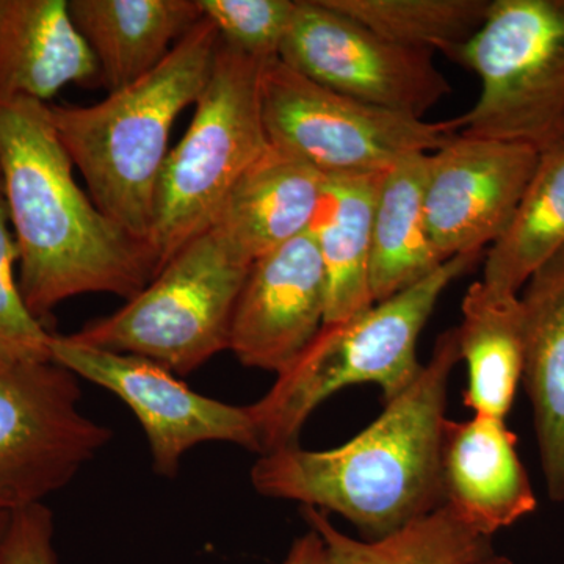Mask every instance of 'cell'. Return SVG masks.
<instances>
[{
    "label": "cell",
    "mask_w": 564,
    "mask_h": 564,
    "mask_svg": "<svg viewBox=\"0 0 564 564\" xmlns=\"http://www.w3.org/2000/svg\"><path fill=\"white\" fill-rule=\"evenodd\" d=\"M0 181L20 252V289L41 323L84 293L132 300L155 276L150 248L98 209L74 180L50 104L0 101Z\"/></svg>",
    "instance_id": "cell-1"
},
{
    "label": "cell",
    "mask_w": 564,
    "mask_h": 564,
    "mask_svg": "<svg viewBox=\"0 0 564 564\" xmlns=\"http://www.w3.org/2000/svg\"><path fill=\"white\" fill-rule=\"evenodd\" d=\"M459 356L458 329L441 334L410 388L347 444L304 451L299 444L261 455L256 491L336 513L367 541L399 532L444 505L441 444L448 381Z\"/></svg>",
    "instance_id": "cell-2"
},
{
    "label": "cell",
    "mask_w": 564,
    "mask_h": 564,
    "mask_svg": "<svg viewBox=\"0 0 564 564\" xmlns=\"http://www.w3.org/2000/svg\"><path fill=\"white\" fill-rule=\"evenodd\" d=\"M218 43L214 25L203 18L158 68L101 102L50 106L58 139L93 203L147 247L170 133L202 96Z\"/></svg>",
    "instance_id": "cell-3"
},
{
    "label": "cell",
    "mask_w": 564,
    "mask_h": 564,
    "mask_svg": "<svg viewBox=\"0 0 564 564\" xmlns=\"http://www.w3.org/2000/svg\"><path fill=\"white\" fill-rule=\"evenodd\" d=\"M481 254L456 256L413 288L375 303L350 321L323 325L313 344L250 404L261 455L299 444L310 415L326 399L355 384H378L386 403L419 377L417 340L445 289Z\"/></svg>",
    "instance_id": "cell-4"
},
{
    "label": "cell",
    "mask_w": 564,
    "mask_h": 564,
    "mask_svg": "<svg viewBox=\"0 0 564 564\" xmlns=\"http://www.w3.org/2000/svg\"><path fill=\"white\" fill-rule=\"evenodd\" d=\"M262 65L218 43L191 126L169 152L159 181L148 240L155 276L185 245L210 228L237 182L269 150Z\"/></svg>",
    "instance_id": "cell-5"
},
{
    "label": "cell",
    "mask_w": 564,
    "mask_h": 564,
    "mask_svg": "<svg viewBox=\"0 0 564 564\" xmlns=\"http://www.w3.org/2000/svg\"><path fill=\"white\" fill-rule=\"evenodd\" d=\"M251 265L214 228L206 229L120 311L70 337L185 377L229 350L234 310Z\"/></svg>",
    "instance_id": "cell-6"
},
{
    "label": "cell",
    "mask_w": 564,
    "mask_h": 564,
    "mask_svg": "<svg viewBox=\"0 0 564 564\" xmlns=\"http://www.w3.org/2000/svg\"><path fill=\"white\" fill-rule=\"evenodd\" d=\"M456 62L481 80L473 109L454 118L459 133L538 150L563 135L564 0H491Z\"/></svg>",
    "instance_id": "cell-7"
},
{
    "label": "cell",
    "mask_w": 564,
    "mask_h": 564,
    "mask_svg": "<svg viewBox=\"0 0 564 564\" xmlns=\"http://www.w3.org/2000/svg\"><path fill=\"white\" fill-rule=\"evenodd\" d=\"M261 102L270 143L325 176L384 173L404 155L430 154L459 133L455 120L370 106L322 87L280 58L263 62Z\"/></svg>",
    "instance_id": "cell-8"
},
{
    "label": "cell",
    "mask_w": 564,
    "mask_h": 564,
    "mask_svg": "<svg viewBox=\"0 0 564 564\" xmlns=\"http://www.w3.org/2000/svg\"><path fill=\"white\" fill-rule=\"evenodd\" d=\"M76 375L55 361L0 358V511L43 503L111 440L82 413Z\"/></svg>",
    "instance_id": "cell-9"
},
{
    "label": "cell",
    "mask_w": 564,
    "mask_h": 564,
    "mask_svg": "<svg viewBox=\"0 0 564 564\" xmlns=\"http://www.w3.org/2000/svg\"><path fill=\"white\" fill-rule=\"evenodd\" d=\"M433 55L381 39L325 0H296L280 61L329 90L423 118L452 91Z\"/></svg>",
    "instance_id": "cell-10"
},
{
    "label": "cell",
    "mask_w": 564,
    "mask_h": 564,
    "mask_svg": "<svg viewBox=\"0 0 564 564\" xmlns=\"http://www.w3.org/2000/svg\"><path fill=\"white\" fill-rule=\"evenodd\" d=\"M52 359L76 377L101 386L139 419L155 473L174 477L182 455L203 443H231L261 454L248 406H232L196 393L162 366L52 334Z\"/></svg>",
    "instance_id": "cell-11"
},
{
    "label": "cell",
    "mask_w": 564,
    "mask_h": 564,
    "mask_svg": "<svg viewBox=\"0 0 564 564\" xmlns=\"http://www.w3.org/2000/svg\"><path fill=\"white\" fill-rule=\"evenodd\" d=\"M538 161L532 144L463 133L430 152L423 209L444 261L481 254L503 236Z\"/></svg>",
    "instance_id": "cell-12"
},
{
    "label": "cell",
    "mask_w": 564,
    "mask_h": 564,
    "mask_svg": "<svg viewBox=\"0 0 564 564\" xmlns=\"http://www.w3.org/2000/svg\"><path fill=\"white\" fill-rule=\"evenodd\" d=\"M325 313V269L303 234L252 263L234 310L229 350L243 366L280 375L313 344Z\"/></svg>",
    "instance_id": "cell-13"
},
{
    "label": "cell",
    "mask_w": 564,
    "mask_h": 564,
    "mask_svg": "<svg viewBox=\"0 0 564 564\" xmlns=\"http://www.w3.org/2000/svg\"><path fill=\"white\" fill-rule=\"evenodd\" d=\"M505 419L445 421L441 444L444 505L491 538L536 510L532 481Z\"/></svg>",
    "instance_id": "cell-14"
},
{
    "label": "cell",
    "mask_w": 564,
    "mask_h": 564,
    "mask_svg": "<svg viewBox=\"0 0 564 564\" xmlns=\"http://www.w3.org/2000/svg\"><path fill=\"white\" fill-rule=\"evenodd\" d=\"M99 80L68 0H0V101L47 104L69 84Z\"/></svg>",
    "instance_id": "cell-15"
},
{
    "label": "cell",
    "mask_w": 564,
    "mask_h": 564,
    "mask_svg": "<svg viewBox=\"0 0 564 564\" xmlns=\"http://www.w3.org/2000/svg\"><path fill=\"white\" fill-rule=\"evenodd\" d=\"M325 174L270 143L237 182L210 228L234 250L254 263L296 237L307 234Z\"/></svg>",
    "instance_id": "cell-16"
},
{
    "label": "cell",
    "mask_w": 564,
    "mask_h": 564,
    "mask_svg": "<svg viewBox=\"0 0 564 564\" xmlns=\"http://www.w3.org/2000/svg\"><path fill=\"white\" fill-rule=\"evenodd\" d=\"M68 9L109 93L158 68L203 20L198 0H68Z\"/></svg>",
    "instance_id": "cell-17"
},
{
    "label": "cell",
    "mask_w": 564,
    "mask_h": 564,
    "mask_svg": "<svg viewBox=\"0 0 564 564\" xmlns=\"http://www.w3.org/2000/svg\"><path fill=\"white\" fill-rule=\"evenodd\" d=\"M522 381L533 408L545 488L564 502V250L527 284Z\"/></svg>",
    "instance_id": "cell-18"
},
{
    "label": "cell",
    "mask_w": 564,
    "mask_h": 564,
    "mask_svg": "<svg viewBox=\"0 0 564 564\" xmlns=\"http://www.w3.org/2000/svg\"><path fill=\"white\" fill-rule=\"evenodd\" d=\"M383 173L325 176L307 236L321 254L326 276L323 325L350 321L373 306L370 289L372 221Z\"/></svg>",
    "instance_id": "cell-19"
},
{
    "label": "cell",
    "mask_w": 564,
    "mask_h": 564,
    "mask_svg": "<svg viewBox=\"0 0 564 564\" xmlns=\"http://www.w3.org/2000/svg\"><path fill=\"white\" fill-rule=\"evenodd\" d=\"M426 165L429 154L404 155L381 176L373 209L370 261L375 303L413 288L447 262L434 248L426 228Z\"/></svg>",
    "instance_id": "cell-20"
},
{
    "label": "cell",
    "mask_w": 564,
    "mask_h": 564,
    "mask_svg": "<svg viewBox=\"0 0 564 564\" xmlns=\"http://www.w3.org/2000/svg\"><path fill=\"white\" fill-rule=\"evenodd\" d=\"M458 329L459 356L467 364L466 404L474 414L505 419L524 367V304L519 295L474 282L466 292Z\"/></svg>",
    "instance_id": "cell-21"
},
{
    "label": "cell",
    "mask_w": 564,
    "mask_h": 564,
    "mask_svg": "<svg viewBox=\"0 0 564 564\" xmlns=\"http://www.w3.org/2000/svg\"><path fill=\"white\" fill-rule=\"evenodd\" d=\"M564 250V133L540 150V161L510 226L489 248L484 282L519 295Z\"/></svg>",
    "instance_id": "cell-22"
},
{
    "label": "cell",
    "mask_w": 564,
    "mask_h": 564,
    "mask_svg": "<svg viewBox=\"0 0 564 564\" xmlns=\"http://www.w3.org/2000/svg\"><path fill=\"white\" fill-rule=\"evenodd\" d=\"M302 514L310 529L321 534L329 564H478L494 552L491 538L475 532L445 505L375 541L340 532L317 508L303 507Z\"/></svg>",
    "instance_id": "cell-23"
},
{
    "label": "cell",
    "mask_w": 564,
    "mask_h": 564,
    "mask_svg": "<svg viewBox=\"0 0 564 564\" xmlns=\"http://www.w3.org/2000/svg\"><path fill=\"white\" fill-rule=\"evenodd\" d=\"M381 39L456 62L480 31L491 0H325Z\"/></svg>",
    "instance_id": "cell-24"
},
{
    "label": "cell",
    "mask_w": 564,
    "mask_h": 564,
    "mask_svg": "<svg viewBox=\"0 0 564 564\" xmlns=\"http://www.w3.org/2000/svg\"><path fill=\"white\" fill-rule=\"evenodd\" d=\"M223 44L259 62L280 58L296 0H198Z\"/></svg>",
    "instance_id": "cell-25"
},
{
    "label": "cell",
    "mask_w": 564,
    "mask_h": 564,
    "mask_svg": "<svg viewBox=\"0 0 564 564\" xmlns=\"http://www.w3.org/2000/svg\"><path fill=\"white\" fill-rule=\"evenodd\" d=\"M20 262L9 209L0 181V358L10 361H54L52 333L29 311L14 265Z\"/></svg>",
    "instance_id": "cell-26"
},
{
    "label": "cell",
    "mask_w": 564,
    "mask_h": 564,
    "mask_svg": "<svg viewBox=\"0 0 564 564\" xmlns=\"http://www.w3.org/2000/svg\"><path fill=\"white\" fill-rule=\"evenodd\" d=\"M52 538L54 521L50 508L36 503L14 511L0 549V564H57Z\"/></svg>",
    "instance_id": "cell-27"
},
{
    "label": "cell",
    "mask_w": 564,
    "mask_h": 564,
    "mask_svg": "<svg viewBox=\"0 0 564 564\" xmlns=\"http://www.w3.org/2000/svg\"><path fill=\"white\" fill-rule=\"evenodd\" d=\"M282 564H329L328 551L321 534L310 529V532L296 538Z\"/></svg>",
    "instance_id": "cell-28"
},
{
    "label": "cell",
    "mask_w": 564,
    "mask_h": 564,
    "mask_svg": "<svg viewBox=\"0 0 564 564\" xmlns=\"http://www.w3.org/2000/svg\"><path fill=\"white\" fill-rule=\"evenodd\" d=\"M11 522V513L0 511V549H2L3 541H6L7 532Z\"/></svg>",
    "instance_id": "cell-29"
},
{
    "label": "cell",
    "mask_w": 564,
    "mask_h": 564,
    "mask_svg": "<svg viewBox=\"0 0 564 564\" xmlns=\"http://www.w3.org/2000/svg\"><path fill=\"white\" fill-rule=\"evenodd\" d=\"M478 564H514L511 562L508 556L505 555H497L496 552H492L491 555L486 556L485 560H481Z\"/></svg>",
    "instance_id": "cell-30"
}]
</instances>
